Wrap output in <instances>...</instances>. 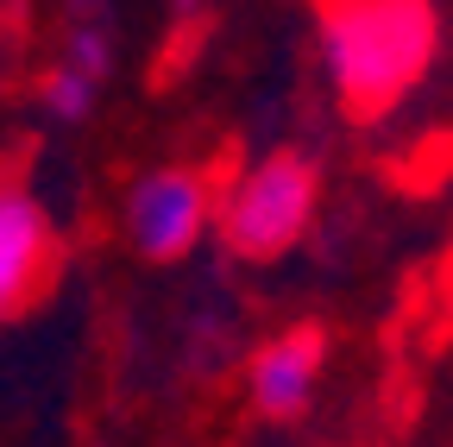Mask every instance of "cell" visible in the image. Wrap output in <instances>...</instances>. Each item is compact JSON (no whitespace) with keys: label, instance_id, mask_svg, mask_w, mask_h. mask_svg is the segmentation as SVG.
Returning <instances> with one entry per match:
<instances>
[{"label":"cell","instance_id":"obj_1","mask_svg":"<svg viewBox=\"0 0 453 447\" xmlns=\"http://www.w3.org/2000/svg\"><path fill=\"white\" fill-rule=\"evenodd\" d=\"M334 82L353 120H378L403 101L434 50L428 0H321Z\"/></svg>","mask_w":453,"mask_h":447},{"label":"cell","instance_id":"obj_2","mask_svg":"<svg viewBox=\"0 0 453 447\" xmlns=\"http://www.w3.org/2000/svg\"><path fill=\"white\" fill-rule=\"evenodd\" d=\"M309 208H315V164L309 158H271L226 196L220 214V240L234 246L240 258H277L303 227H309Z\"/></svg>","mask_w":453,"mask_h":447},{"label":"cell","instance_id":"obj_3","mask_svg":"<svg viewBox=\"0 0 453 447\" xmlns=\"http://www.w3.org/2000/svg\"><path fill=\"white\" fill-rule=\"evenodd\" d=\"M208 220V183L196 171H157L133 189L127 202V227L145 258H183Z\"/></svg>","mask_w":453,"mask_h":447},{"label":"cell","instance_id":"obj_4","mask_svg":"<svg viewBox=\"0 0 453 447\" xmlns=\"http://www.w3.org/2000/svg\"><path fill=\"white\" fill-rule=\"evenodd\" d=\"M50 252L57 246H50V227H44L38 202L19 196V189H0V321L44 290V277L57 265Z\"/></svg>","mask_w":453,"mask_h":447},{"label":"cell","instance_id":"obj_5","mask_svg":"<svg viewBox=\"0 0 453 447\" xmlns=\"http://www.w3.org/2000/svg\"><path fill=\"white\" fill-rule=\"evenodd\" d=\"M327 359V334L321 328H290L252 359V397L265 416H303V404L315 397V378Z\"/></svg>","mask_w":453,"mask_h":447}]
</instances>
